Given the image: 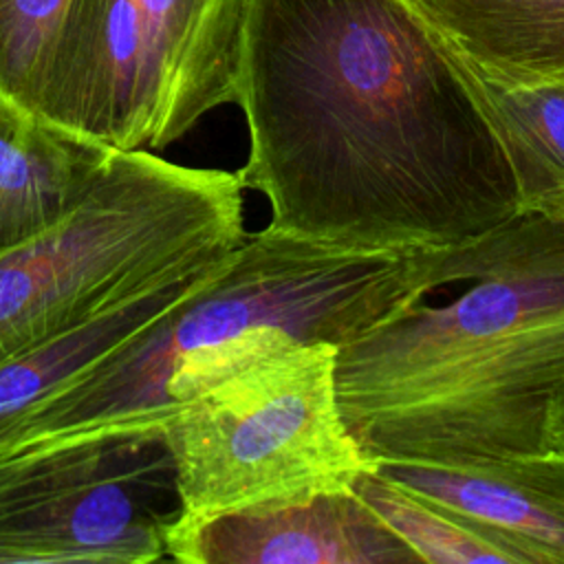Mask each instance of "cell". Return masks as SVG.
Returning a JSON list of instances; mask_svg holds the SVG:
<instances>
[{"mask_svg": "<svg viewBox=\"0 0 564 564\" xmlns=\"http://www.w3.org/2000/svg\"><path fill=\"white\" fill-rule=\"evenodd\" d=\"M236 172L271 227L359 251L471 242L522 209L463 59L408 0H247Z\"/></svg>", "mask_w": 564, "mask_h": 564, "instance_id": "6da1fadb", "label": "cell"}, {"mask_svg": "<svg viewBox=\"0 0 564 564\" xmlns=\"http://www.w3.org/2000/svg\"><path fill=\"white\" fill-rule=\"evenodd\" d=\"M447 304L414 300L337 348L339 410L375 460L467 463L553 449L564 401V214L522 207L427 249Z\"/></svg>", "mask_w": 564, "mask_h": 564, "instance_id": "7a4b0ae2", "label": "cell"}, {"mask_svg": "<svg viewBox=\"0 0 564 564\" xmlns=\"http://www.w3.org/2000/svg\"><path fill=\"white\" fill-rule=\"evenodd\" d=\"M425 251L344 249L271 225L247 234L143 335L29 414L22 436L51 447L165 430L187 401L256 359L289 344L339 348L434 293Z\"/></svg>", "mask_w": 564, "mask_h": 564, "instance_id": "3957f363", "label": "cell"}, {"mask_svg": "<svg viewBox=\"0 0 564 564\" xmlns=\"http://www.w3.org/2000/svg\"><path fill=\"white\" fill-rule=\"evenodd\" d=\"M236 172L112 150L55 225L0 253V366L121 295L220 262L242 238Z\"/></svg>", "mask_w": 564, "mask_h": 564, "instance_id": "277c9868", "label": "cell"}, {"mask_svg": "<svg viewBox=\"0 0 564 564\" xmlns=\"http://www.w3.org/2000/svg\"><path fill=\"white\" fill-rule=\"evenodd\" d=\"M335 357L326 341L289 344L170 419L181 516L350 489L375 467L344 423Z\"/></svg>", "mask_w": 564, "mask_h": 564, "instance_id": "5b68a950", "label": "cell"}, {"mask_svg": "<svg viewBox=\"0 0 564 564\" xmlns=\"http://www.w3.org/2000/svg\"><path fill=\"white\" fill-rule=\"evenodd\" d=\"M247 0H82L53 123L110 150H163L236 101Z\"/></svg>", "mask_w": 564, "mask_h": 564, "instance_id": "8992f818", "label": "cell"}, {"mask_svg": "<svg viewBox=\"0 0 564 564\" xmlns=\"http://www.w3.org/2000/svg\"><path fill=\"white\" fill-rule=\"evenodd\" d=\"M181 513L163 430L0 458V564H150Z\"/></svg>", "mask_w": 564, "mask_h": 564, "instance_id": "52a82bcc", "label": "cell"}, {"mask_svg": "<svg viewBox=\"0 0 564 564\" xmlns=\"http://www.w3.org/2000/svg\"><path fill=\"white\" fill-rule=\"evenodd\" d=\"M165 553L185 564H414L419 555L392 533L355 489L181 516Z\"/></svg>", "mask_w": 564, "mask_h": 564, "instance_id": "ba28073f", "label": "cell"}, {"mask_svg": "<svg viewBox=\"0 0 564 564\" xmlns=\"http://www.w3.org/2000/svg\"><path fill=\"white\" fill-rule=\"evenodd\" d=\"M375 471L520 546L564 564V449L467 463L375 460Z\"/></svg>", "mask_w": 564, "mask_h": 564, "instance_id": "9c48e42d", "label": "cell"}, {"mask_svg": "<svg viewBox=\"0 0 564 564\" xmlns=\"http://www.w3.org/2000/svg\"><path fill=\"white\" fill-rule=\"evenodd\" d=\"M212 267L156 278L73 328L4 361L0 366V438L24 416L66 392L104 359L143 335Z\"/></svg>", "mask_w": 564, "mask_h": 564, "instance_id": "30bf717a", "label": "cell"}, {"mask_svg": "<svg viewBox=\"0 0 564 564\" xmlns=\"http://www.w3.org/2000/svg\"><path fill=\"white\" fill-rule=\"evenodd\" d=\"M110 152L0 95V253L64 218Z\"/></svg>", "mask_w": 564, "mask_h": 564, "instance_id": "8fae6325", "label": "cell"}, {"mask_svg": "<svg viewBox=\"0 0 564 564\" xmlns=\"http://www.w3.org/2000/svg\"><path fill=\"white\" fill-rule=\"evenodd\" d=\"M476 70L505 82L564 79V0H408Z\"/></svg>", "mask_w": 564, "mask_h": 564, "instance_id": "7c38bea8", "label": "cell"}, {"mask_svg": "<svg viewBox=\"0 0 564 564\" xmlns=\"http://www.w3.org/2000/svg\"><path fill=\"white\" fill-rule=\"evenodd\" d=\"M463 64L509 156L522 207L553 205L564 196V79L505 82Z\"/></svg>", "mask_w": 564, "mask_h": 564, "instance_id": "4fadbf2b", "label": "cell"}, {"mask_svg": "<svg viewBox=\"0 0 564 564\" xmlns=\"http://www.w3.org/2000/svg\"><path fill=\"white\" fill-rule=\"evenodd\" d=\"M82 0H0V95L53 123Z\"/></svg>", "mask_w": 564, "mask_h": 564, "instance_id": "5bb4252c", "label": "cell"}, {"mask_svg": "<svg viewBox=\"0 0 564 564\" xmlns=\"http://www.w3.org/2000/svg\"><path fill=\"white\" fill-rule=\"evenodd\" d=\"M355 494L427 564H531L529 555L507 538L460 518L419 494L388 480L379 471L359 474Z\"/></svg>", "mask_w": 564, "mask_h": 564, "instance_id": "9a60e30c", "label": "cell"}, {"mask_svg": "<svg viewBox=\"0 0 564 564\" xmlns=\"http://www.w3.org/2000/svg\"><path fill=\"white\" fill-rule=\"evenodd\" d=\"M549 438H551V445L557 447V449H564V401L557 405L553 419H551V425H549Z\"/></svg>", "mask_w": 564, "mask_h": 564, "instance_id": "2e32d148", "label": "cell"}, {"mask_svg": "<svg viewBox=\"0 0 564 564\" xmlns=\"http://www.w3.org/2000/svg\"><path fill=\"white\" fill-rule=\"evenodd\" d=\"M542 209H551V212H560V214H564V196H562V198H557L553 205L542 207Z\"/></svg>", "mask_w": 564, "mask_h": 564, "instance_id": "e0dca14e", "label": "cell"}]
</instances>
